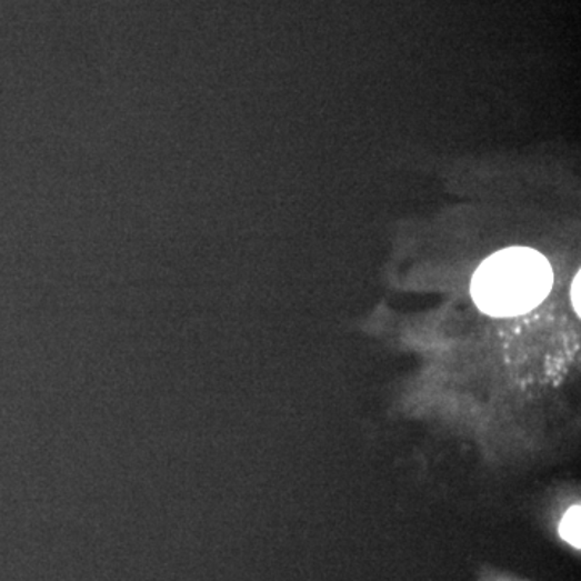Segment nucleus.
I'll list each match as a JSON object with an SVG mask.
<instances>
[{
    "label": "nucleus",
    "instance_id": "obj_1",
    "mask_svg": "<svg viewBox=\"0 0 581 581\" xmlns=\"http://www.w3.org/2000/svg\"><path fill=\"white\" fill-rule=\"evenodd\" d=\"M554 283L551 263L530 248H508L481 262L473 273L470 292L487 315H523L548 298Z\"/></svg>",
    "mask_w": 581,
    "mask_h": 581
},
{
    "label": "nucleus",
    "instance_id": "obj_2",
    "mask_svg": "<svg viewBox=\"0 0 581 581\" xmlns=\"http://www.w3.org/2000/svg\"><path fill=\"white\" fill-rule=\"evenodd\" d=\"M580 522H581V508L580 505H572L567 511L564 519H562L561 527H559V533L564 538L567 543L572 544L573 548L580 549Z\"/></svg>",
    "mask_w": 581,
    "mask_h": 581
},
{
    "label": "nucleus",
    "instance_id": "obj_3",
    "mask_svg": "<svg viewBox=\"0 0 581 581\" xmlns=\"http://www.w3.org/2000/svg\"><path fill=\"white\" fill-rule=\"evenodd\" d=\"M580 278L581 273H577L575 280L572 284V304L575 309L577 315H580Z\"/></svg>",
    "mask_w": 581,
    "mask_h": 581
}]
</instances>
